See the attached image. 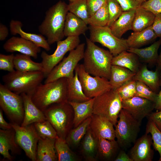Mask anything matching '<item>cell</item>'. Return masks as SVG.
Instances as JSON below:
<instances>
[{"label": "cell", "mask_w": 161, "mask_h": 161, "mask_svg": "<svg viewBox=\"0 0 161 161\" xmlns=\"http://www.w3.org/2000/svg\"><path fill=\"white\" fill-rule=\"evenodd\" d=\"M160 79H161V71L160 73Z\"/></svg>", "instance_id": "680465c9"}, {"label": "cell", "mask_w": 161, "mask_h": 161, "mask_svg": "<svg viewBox=\"0 0 161 161\" xmlns=\"http://www.w3.org/2000/svg\"><path fill=\"white\" fill-rule=\"evenodd\" d=\"M159 71L157 68L154 71L150 70L144 65L140 68L132 79L143 83L157 93L160 87Z\"/></svg>", "instance_id": "d4e9b609"}, {"label": "cell", "mask_w": 161, "mask_h": 161, "mask_svg": "<svg viewBox=\"0 0 161 161\" xmlns=\"http://www.w3.org/2000/svg\"><path fill=\"white\" fill-rule=\"evenodd\" d=\"M69 12L83 20L87 24L90 17L86 0H76L68 4Z\"/></svg>", "instance_id": "8d00e7d4"}, {"label": "cell", "mask_w": 161, "mask_h": 161, "mask_svg": "<svg viewBox=\"0 0 161 161\" xmlns=\"http://www.w3.org/2000/svg\"><path fill=\"white\" fill-rule=\"evenodd\" d=\"M89 29L90 40L107 48L113 56L123 51H127L129 48L127 40L116 37L107 26L103 27L90 26Z\"/></svg>", "instance_id": "30bf717a"}, {"label": "cell", "mask_w": 161, "mask_h": 161, "mask_svg": "<svg viewBox=\"0 0 161 161\" xmlns=\"http://www.w3.org/2000/svg\"><path fill=\"white\" fill-rule=\"evenodd\" d=\"M107 1V0H86L90 17L102 7Z\"/></svg>", "instance_id": "7dc6e473"}, {"label": "cell", "mask_w": 161, "mask_h": 161, "mask_svg": "<svg viewBox=\"0 0 161 161\" xmlns=\"http://www.w3.org/2000/svg\"><path fill=\"white\" fill-rule=\"evenodd\" d=\"M12 124L15 131V139L17 144L29 158L32 161H37L36 151L40 137L34 123L25 126Z\"/></svg>", "instance_id": "4fadbf2b"}, {"label": "cell", "mask_w": 161, "mask_h": 161, "mask_svg": "<svg viewBox=\"0 0 161 161\" xmlns=\"http://www.w3.org/2000/svg\"><path fill=\"white\" fill-rule=\"evenodd\" d=\"M9 31L7 27L1 23L0 24V40H5L7 37Z\"/></svg>", "instance_id": "f5cc1de1"}, {"label": "cell", "mask_w": 161, "mask_h": 161, "mask_svg": "<svg viewBox=\"0 0 161 161\" xmlns=\"http://www.w3.org/2000/svg\"><path fill=\"white\" fill-rule=\"evenodd\" d=\"M44 112L58 136L65 139L73 125L74 111L68 102L53 104Z\"/></svg>", "instance_id": "5b68a950"}, {"label": "cell", "mask_w": 161, "mask_h": 161, "mask_svg": "<svg viewBox=\"0 0 161 161\" xmlns=\"http://www.w3.org/2000/svg\"><path fill=\"white\" fill-rule=\"evenodd\" d=\"M15 136V131L13 128L9 130L0 129V153L8 161H12L14 158L9 151L13 155H20L21 153V148L16 143Z\"/></svg>", "instance_id": "e0dca14e"}, {"label": "cell", "mask_w": 161, "mask_h": 161, "mask_svg": "<svg viewBox=\"0 0 161 161\" xmlns=\"http://www.w3.org/2000/svg\"><path fill=\"white\" fill-rule=\"evenodd\" d=\"M135 0L138 1V2H139L141 4L142 3L147 1V0Z\"/></svg>", "instance_id": "9f6ffc18"}, {"label": "cell", "mask_w": 161, "mask_h": 161, "mask_svg": "<svg viewBox=\"0 0 161 161\" xmlns=\"http://www.w3.org/2000/svg\"><path fill=\"white\" fill-rule=\"evenodd\" d=\"M157 38L152 25L142 30L134 32L126 40L129 48H139L154 41Z\"/></svg>", "instance_id": "4316f807"}, {"label": "cell", "mask_w": 161, "mask_h": 161, "mask_svg": "<svg viewBox=\"0 0 161 161\" xmlns=\"http://www.w3.org/2000/svg\"><path fill=\"white\" fill-rule=\"evenodd\" d=\"M120 146L117 141L102 138H98L97 157L103 160L115 159L119 151Z\"/></svg>", "instance_id": "484cf974"}, {"label": "cell", "mask_w": 161, "mask_h": 161, "mask_svg": "<svg viewBox=\"0 0 161 161\" xmlns=\"http://www.w3.org/2000/svg\"><path fill=\"white\" fill-rule=\"evenodd\" d=\"M57 43V48L52 54L49 55L44 51L41 54L43 66L42 72L46 78L66 54L75 49L80 44V40L79 36H68L65 40Z\"/></svg>", "instance_id": "7c38bea8"}, {"label": "cell", "mask_w": 161, "mask_h": 161, "mask_svg": "<svg viewBox=\"0 0 161 161\" xmlns=\"http://www.w3.org/2000/svg\"><path fill=\"white\" fill-rule=\"evenodd\" d=\"M135 10L123 12L110 27L113 34L119 38L128 30H132V22Z\"/></svg>", "instance_id": "83f0119b"}, {"label": "cell", "mask_w": 161, "mask_h": 161, "mask_svg": "<svg viewBox=\"0 0 161 161\" xmlns=\"http://www.w3.org/2000/svg\"><path fill=\"white\" fill-rule=\"evenodd\" d=\"M147 117H148V120L153 122L161 131V110L158 112H152Z\"/></svg>", "instance_id": "681fc988"}, {"label": "cell", "mask_w": 161, "mask_h": 161, "mask_svg": "<svg viewBox=\"0 0 161 161\" xmlns=\"http://www.w3.org/2000/svg\"><path fill=\"white\" fill-rule=\"evenodd\" d=\"M75 71L77 72L84 93L89 98L100 95L112 89L108 79L92 76L86 72L83 64H78Z\"/></svg>", "instance_id": "8fae6325"}, {"label": "cell", "mask_w": 161, "mask_h": 161, "mask_svg": "<svg viewBox=\"0 0 161 161\" xmlns=\"http://www.w3.org/2000/svg\"><path fill=\"white\" fill-rule=\"evenodd\" d=\"M91 119V117H88L70 130L65 139L69 147H75L79 145L90 126Z\"/></svg>", "instance_id": "e575fe53"}, {"label": "cell", "mask_w": 161, "mask_h": 161, "mask_svg": "<svg viewBox=\"0 0 161 161\" xmlns=\"http://www.w3.org/2000/svg\"><path fill=\"white\" fill-rule=\"evenodd\" d=\"M68 78H63L48 83L39 84L31 95L32 101L44 112L54 104L68 102Z\"/></svg>", "instance_id": "7a4b0ae2"}, {"label": "cell", "mask_w": 161, "mask_h": 161, "mask_svg": "<svg viewBox=\"0 0 161 161\" xmlns=\"http://www.w3.org/2000/svg\"><path fill=\"white\" fill-rule=\"evenodd\" d=\"M31 56L24 54H18L15 55L14 63L16 70L22 72L42 71V64L34 61Z\"/></svg>", "instance_id": "836d02e7"}, {"label": "cell", "mask_w": 161, "mask_h": 161, "mask_svg": "<svg viewBox=\"0 0 161 161\" xmlns=\"http://www.w3.org/2000/svg\"><path fill=\"white\" fill-rule=\"evenodd\" d=\"M122 101L117 89H111L95 97L93 114L106 118L115 126L122 109Z\"/></svg>", "instance_id": "8992f818"}, {"label": "cell", "mask_w": 161, "mask_h": 161, "mask_svg": "<svg viewBox=\"0 0 161 161\" xmlns=\"http://www.w3.org/2000/svg\"><path fill=\"white\" fill-rule=\"evenodd\" d=\"M116 89L122 100L131 98L135 96L136 81L132 79L125 83Z\"/></svg>", "instance_id": "60d3db41"}, {"label": "cell", "mask_w": 161, "mask_h": 161, "mask_svg": "<svg viewBox=\"0 0 161 161\" xmlns=\"http://www.w3.org/2000/svg\"><path fill=\"white\" fill-rule=\"evenodd\" d=\"M68 12V4L61 0L46 12L44 18L38 26V29L41 34L47 38L50 45L61 40L65 36L64 27Z\"/></svg>", "instance_id": "6da1fadb"}, {"label": "cell", "mask_w": 161, "mask_h": 161, "mask_svg": "<svg viewBox=\"0 0 161 161\" xmlns=\"http://www.w3.org/2000/svg\"><path fill=\"white\" fill-rule=\"evenodd\" d=\"M135 74L126 68L112 65L109 80L112 89H117L126 82L132 79Z\"/></svg>", "instance_id": "f1b7e54d"}, {"label": "cell", "mask_w": 161, "mask_h": 161, "mask_svg": "<svg viewBox=\"0 0 161 161\" xmlns=\"http://www.w3.org/2000/svg\"><path fill=\"white\" fill-rule=\"evenodd\" d=\"M69 1H70V2H73L76 0H68Z\"/></svg>", "instance_id": "6f0895ef"}, {"label": "cell", "mask_w": 161, "mask_h": 161, "mask_svg": "<svg viewBox=\"0 0 161 161\" xmlns=\"http://www.w3.org/2000/svg\"><path fill=\"white\" fill-rule=\"evenodd\" d=\"M86 47L82 64L86 72L94 76L109 79L113 56L109 51L101 48L86 38Z\"/></svg>", "instance_id": "3957f363"}, {"label": "cell", "mask_w": 161, "mask_h": 161, "mask_svg": "<svg viewBox=\"0 0 161 161\" xmlns=\"http://www.w3.org/2000/svg\"><path fill=\"white\" fill-rule=\"evenodd\" d=\"M141 6L155 15L161 13V0H147Z\"/></svg>", "instance_id": "f6af8a7d"}, {"label": "cell", "mask_w": 161, "mask_h": 161, "mask_svg": "<svg viewBox=\"0 0 161 161\" xmlns=\"http://www.w3.org/2000/svg\"><path fill=\"white\" fill-rule=\"evenodd\" d=\"M67 98L68 101L81 102L91 98L87 97L83 92L77 72L75 71L73 77L68 78Z\"/></svg>", "instance_id": "d6a6232c"}, {"label": "cell", "mask_w": 161, "mask_h": 161, "mask_svg": "<svg viewBox=\"0 0 161 161\" xmlns=\"http://www.w3.org/2000/svg\"><path fill=\"white\" fill-rule=\"evenodd\" d=\"M152 27L157 37L161 39V13L155 14Z\"/></svg>", "instance_id": "c3c4849f"}, {"label": "cell", "mask_w": 161, "mask_h": 161, "mask_svg": "<svg viewBox=\"0 0 161 161\" xmlns=\"http://www.w3.org/2000/svg\"><path fill=\"white\" fill-rule=\"evenodd\" d=\"M151 136L145 133L137 139L130 149L129 156L133 161H151L154 152L151 148Z\"/></svg>", "instance_id": "2e32d148"}, {"label": "cell", "mask_w": 161, "mask_h": 161, "mask_svg": "<svg viewBox=\"0 0 161 161\" xmlns=\"http://www.w3.org/2000/svg\"><path fill=\"white\" fill-rule=\"evenodd\" d=\"M112 65L119 66L126 68L136 73L140 69L139 58L134 53L123 51L117 55L113 56Z\"/></svg>", "instance_id": "4dcf8cb0"}, {"label": "cell", "mask_w": 161, "mask_h": 161, "mask_svg": "<svg viewBox=\"0 0 161 161\" xmlns=\"http://www.w3.org/2000/svg\"><path fill=\"white\" fill-rule=\"evenodd\" d=\"M109 13V21L107 26L110 27L123 12L122 9L116 0H107Z\"/></svg>", "instance_id": "7bdbcfd3"}, {"label": "cell", "mask_w": 161, "mask_h": 161, "mask_svg": "<svg viewBox=\"0 0 161 161\" xmlns=\"http://www.w3.org/2000/svg\"><path fill=\"white\" fill-rule=\"evenodd\" d=\"M115 127L116 138L122 149H126L134 143L140 130V124L126 110L122 109Z\"/></svg>", "instance_id": "52a82bcc"}, {"label": "cell", "mask_w": 161, "mask_h": 161, "mask_svg": "<svg viewBox=\"0 0 161 161\" xmlns=\"http://www.w3.org/2000/svg\"><path fill=\"white\" fill-rule=\"evenodd\" d=\"M157 94L143 83L136 81L135 96L144 98L155 103Z\"/></svg>", "instance_id": "b9f144b4"}, {"label": "cell", "mask_w": 161, "mask_h": 161, "mask_svg": "<svg viewBox=\"0 0 161 161\" xmlns=\"http://www.w3.org/2000/svg\"><path fill=\"white\" fill-rule=\"evenodd\" d=\"M122 109L126 110L140 124L155 109V103L146 99L135 96L122 100Z\"/></svg>", "instance_id": "5bb4252c"}, {"label": "cell", "mask_w": 161, "mask_h": 161, "mask_svg": "<svg viewBox=\"0 0 161 161\" xmlns=\"http://www.w3.org/2000/svg\"><path fill=\"white\" fill-rule=\"evenodd\" d=\"M36 131L41 138L56 139L58 136L55 129L47 120L34 123Z\"/></svg>", "instance_id": "f35d334b"}, {"label": "cell", "mask_w": 161, "mask_h": 161, "mask_svg": "<svg viewBox=\"0 0 161 161\" xmlns=\"http://www.w3.org/2000/svg\"><path fill=\"white\" fill-rule=\"evenodd\" d=\"M114 161H133L129 155L127 154L125 150L122 149L119 151Z\"/></svg>", "instance_id": "f907efd6"}, {"label": "cell", "mask_w": 161, "mask_h": 161, "mask_svg": "<svg viewBox=\"0 0 161 161\" xmlns=\"http://www.w3.org/2000/svg\"><path fill=\"white\" fill-rule=\"evenodd\" d=\"M123 12L135 10L141 4L135 0H116Z\"/></svg>", "instance_id": "bcb514c9"}, {"label": "cell", "mask_w": 161, "mask_h": 161, "mask_svg": "<svg viewBox=\"0 0 161 161\" xmlns=\"http://www.w3.org/2000/svg\"><path fill=\"white\" fill-rule=\"evenodd\" d=\"M44 78L41 71L15 70L3 75L2 80L4 85L10 91L19 95L26 93L31 95Z\"/></svg>", "instance_id": "277c9868"}, {"label": "cell", "mask_w": 161, "mask_h": 161, "mask_svg": "<svg viewBox=\"0 0 161 161\" xmlns=\"http://www.w3.org/2000/svg\"><path fill=\"white\" fill-rule=\"evenodd\" d=\"M0 127L1 129L3 130H9L13 128L11 123H7L4 120L3 113V111L0 109Z\"/></svg>", "instance_id": "816d5d0a"}, {"label": "cell", "mask_w": 161, "mask_h": 161, "mask_svg": "<svg viewBox=\"0 0 161 161\" xmlns=\"http://www.w3.org/2000/svg\"><path fill=\"white\" fill-rule=\"evenodd\" d=\"M65 139L58 137L55 140V148L59 161H77L78 156L70 148Z\"/></svg>", "instance_id": "d590c367"}, {"label": "cell", "mask_w": 161, "mask_h": 161, "mask_svg": "<svg viewBox=\"0 0 161 161\" xmlns=\"http://www.w3.org/2000/svg\"><path fill=\"white\" fill-rule=\"evenodd\" d=\"M4 49L8 52H18L29 55L35 59L38 58L41 47L33 42L21 37L13 36L3 45Z\"/></svg>", "instance_id": "9a60e30c"}, {"label": "cell", "mask_w": 161, "mask_h": 161, "mask_svg": "<svg viewBox=\"0 0 161 161\" xmlns=\"http://www.w3.org/2000/svg\"><path fill=\"white\" fill-rule=\"evenodd\" d=\"M95 97L87 101L78 102L68 101L74 111L73 126L75 128L81 124L93 114Z\"/></svg>", "instance_id": "603a6c76"}, {"label": "cell", "mask_w": 161, "mask_h": 161, "mask_svg": "<svg viewBox=\"0 0 161 161\" xmlns=\"http://www.w3.org/2000/svg\"><path fill=\"white\" fill-rule=\"evenodd\" d=\"M88 29L87 24L83 20L69 12L67 13L64 31L65 36H79Z\"/></svg>", "instance_id": "7402d4cb"}, {"label": "cell", "mask_w": 161, "mask_h": 161, "mask_svg": "<svg viewBox=\"0 0 161 161\" xmlns=\"http://www.w3.org/2000/svg\"><path fill=\"white\" fill-rule=\"evenodd\" d=\"M109 13L107 2L89 18L88 24L90 26L103 27L107 26Z\"/></svg>", "instance_id": "74e56055"}, {"label": "cell", "mask_w": 161, "mask_h": 161, "mask_svg": "<svg viewBox=\"0 0 161 161\" xmlns=\"http://www.w3.org/2000/svg\"><path fill=\"white\" fill-rule=\"evenodd\" d=\"M14 55L12 53L9 55L0 54V69L9 72L15 70L14 63Z\"/></svg>", "instance_id": "ee69618b"}, {"label": "cell", "mask_w": 161, "mask_h": 161, "mask_svg": "<svg viewBox=\"0 0 161 161\" xmlns=\"http://www.w3.org/2000/svg\"><path fill=\"white\" fill-rule=\"evenodd\" d=\"M161 45V39L154 42L149 47L142 48H129L128 51L136 55L143 62L149 64L157 63L158 51Z\"/></svg>", "instance_id": "1f68e13d"}, {"label": "cell", "mask_w": 161, "mask_h": 161, "mask_svg": "<svg viewBox=\"0 0 161 161\" xmlns=\"http://www.w3.org/2000/svg\"><path fill=\"white\" fill-rule=\"evenodd\" d=\"M85 44H79L74 49L69 52L68 56L56 65L46 77L44 83L56 80L60 78H71L74 75V72L78 64L83 59Z\"/></svg>", "instance_id": "9c48e42d"}, {"label": "cell", "mask_w": 161, "mask_h": 161, "mask_svg": "<svg viewBox=\"0 0 161 161\" xmlns=\"http://www.w3.org/2000/svg\"><path fill=\"white\" fill-rule=\"evenodd\" d=\"M155 15L140 6L136 10L132 24L134 32L140 31L152 26Z\"/></svg>", "instance_id": "f546056e"}, {"label": "cell", "mask_w": 161, "mask_h": 161, "mask_svg": "<svg viewBox=\"0 0 161 161\" xmlns=\"http://www.w3.org/2000/svg\"><path fill=\"white\" fill-rule=\"evenodd\" d=\"M160 85L161 90L157 94L156 100L155 103V109L159 110H161V79H160Z\"/></svg>", "instance_id": "db71d44e"}, {"label": "cell", "mask_w": 161, "mask_h": 161, "mask_svg": "<svg viewBox=\"0 0 161 161\" xmlns=\"http://www.w3.org/2000/svg\"><path fill=\"white\" fill-rule=\"evenodd\" d=\"M98 138L91 130L90 126L81 142V151L87 161L97 160Z\"/></svg>", "instance_id": "44dd1931"}, {"label": "cell", "mask_w": 161, "mask_h": 161, "mask_svg": "<svg viewBox=\"0 0 161 161\" xmlns=\"http://www.w3.org/2000/svg\"><path fill=\"white\" fill-rule=\"evenodd\" d=\"M0 106L13 124L21 126L24 117L23 100L20 95L0 84Z\"/></svg>", "instance_id": "ba28073f"}, {"label": "cell", "mask_w": 161, "mask_h": 161, "mask_svg": "<svg viewBox=\"0 0 161 161\" xmlns=\"http://www.w3.org/2000/svg\"><path fill=\"white\" fill-rule=\"evenodd\" d=\"M23 26L21 21L16 20H12L10 23V31L12 35H19L21 37L30 41L40 47L47 51L50 49V45L44 36L41 34L28 33L22 29Z\"/></svg>", "instance_id": "ffe728a7"}, {"label": "cell", "mask_w": 161, "mask_h": 161, "mask_svg": "<svg viewBox=\"0 0 161 161\" xmlns=\"http://www.w3.org/2000/svg\"><path fill=\"white\" fill-rule=\"evenodd\" d=\"M20 95L23 100L24 111V118L21 126H25L47 120L44 112L32 101L30 95L26 93Z\"/></svg>", "instance_id": "d6986e66"}, {"label": "cell", "mask_w": 161, "mask_h": 161, "mask_svg": "<svg viewBox=\"0 0 161 161\" xmlns=\"http://www.w3.org/2000/svg\"><path fill=\"white\" fill-rule=\"evenodd\" d=\"M145 133L151 134L154 148L159 154L158 161H161V131L153 122L148 120L146 126Z\"/></svg>", "instance_id": "ab89813d"}, {"label": "cell", "mask_w": 161, "mask_h": 161, "mask_svg": "<svg viewBox=\"0 0 161 161\" xmlns=\"http://www.w3.org/2000/svg\"><path fill=\"white\" fill-rule=\"evenodd\" d=\"M90 127L98 138L115 140V129L112 123L106 117L93 114Z\"/></svg>", "instance_id": "ac0fdd59"}, {"label": "cell", "mask_w": 161, "mask_h": 161, "mask_svg": "<svg viewBox=\"0 0 161 161\" xmlns=\"http://www.w3.org/2000/svg\"><path fill=\"white\" fill-rule=\"evenodd\" d=\"M157 69L160 71L161 70V49L160 55H158V58L157 62Z\"/></svg>", "instance_id": "11a10c76"}, {"label": "cell", "mask_w": 161, "mask_h": 161, "mask_svg": "<svg viewBox=\"0 0 161 161\" xmlns=\"http://www.w3.org/2000/svg\"><path fill=\"white\" fill-rule=\"evenodd\" d=\"M55 139L40 137L37 151V161H56L58 160L55 154Z\"/></svg>", "instance_id": "cb8c5ba5"}]
</instances>
